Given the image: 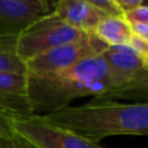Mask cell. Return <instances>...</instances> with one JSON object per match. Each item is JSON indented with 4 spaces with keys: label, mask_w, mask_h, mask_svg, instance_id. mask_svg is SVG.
Returning <instances> with one entry per match:
<instances>
[{
    "label": "cell",
    "mask_w": 148,
    "mask_h": 148,
    "mask_svg": "<svg viewBox=\"0 0 148 148\" xmlns=\"http://www.w3.org/2000/svg\"><path fill=\"white\" fill-rule=\"evenodd\" d=\"M99 56L106 64L109 77L116 88V96H120L123 89L131 81L147 72L143 60L132 46L127 52L114 51L108 47Z\"/></svg>",
    "instance_id": "obj_7"
},
{
    "label": "cell",
    "mask_w": 148,
    "mask_h": 148,
    "mask_svg": "<svg viewBox=\"0 0 148 148\" xmlns=\"http://www.w3.org/2000/svg\"><path fill=\"white\" fill-rule=\"evenodd\" d=\"M123 17L128 23L148 24V5H140L123 14Z\"/></svg>",
    "instance_id": "obj_13"
},
{
    "label": "cell",
    "mask_w": 148,
    "mask_h": 148,
    "mask_svg": "<svg viewBox=\"0 0 148 148\" xmlns=\"http://www.w3.org/2000/svg\"><path fill=\"white\" fill-rule=\"evenodd\" d=\"M13 123H14V120L10 117H8L3 113H0V139L15 138Z\"/></svg>",
    "instance_id": "obj_15"
},
{
    "label": "cell",
    "mask_w": 148,
    "mask_h": 148,
    "mask_svg": "<svg viewBox=\"0 0 148 148\" xmlns=\"http://www.w3.org/2000/svg\"><path fill=\"white\" fill-rule=\"evenodd\" d=\"M145 2H146V5H148V0H146V1H145Z\"/></svg>",
    "instance_id": "obj_20"
},
{
    "label": "cell",
    "mask_w": 148,
    "mask_h": 148,
    "mask_svg": "<svg viewBox=\"0 0 148 148\" xmlns=\"http://www.w3.org/2000/svg\"><path fill=\"white\" fill-rule=\"evenodd\" d=\"M114 1H116V0H114Z\"/></svg>",
    "instance_id": "obj_21"
},
{
    "label": "cell",
    "mask_w": 148,
    "mask_h": 148,
    "mask_svg": "<svg viewBox=\"0 0 148 148\" xmlns=\"http://www.w3.org/2000/svg\"><path fill=\"white\" fill-rule=\"evenodd\" d=\"M14 133L34 148H103L69 131L53 126L39 116L15 119Z\"/></svg>",
    "instance_id": "obj_5"
},
{
    "label": "cell",
    "mask_w": 148,
    "mask_h": 148,
    "mask_svg": "<svg viewBox=\"0 0 148 148\" xmlns=\"http://www.w3.org/2000/svg\"><path fill=\"white\" fill-rule=\"evenodd\" d=\"M51 12L66 24L83 32H91L108 16L84 0H58Z\"/></svg>",
    "instance_id": "obj_8"
},
{
    "label": "cell",
    "mask_w": 148,
    "mask_h": 148,
    "mask_svg": "<svg viewBox=\"0 0 148 148\" xmlns=\"http://www.w3.org/2000/svg\"><path fill=\"white\" fill-rule=\"evenodd\" d=\"M13 2H18V3H25V5H32V6H39L50 9L49 0H9Z\"/></svg>",
    "instance_id": "obj_19"
},
{
    "label": "cell",
    "mask_w": 148,
    "mask_h": 148,
    "mask_svg": "<svg viewBox=\"0 0 148 148\" xmlns=\"http://www.w3.org/2000/svg\"><path fill=\"white\" fill-rule=\"evenodd\" d=\"M108 49V45L98 39L92 32H88L80 40L62 44L44 51L29 60L25 68L28 75H46L74 66L81 60L99 56Z\"/></svg>",
    "instance_id": "obj_4"
},
{
    "label": "cell",
    "mask_w": 148,
    "mask_h": 148,
    "mask_svg": "<svg viewBox=\"0 0 148 148\" xmlns=\"http://www.w3.org/2000/svg\"><path fill=\"white\" fill-rule=\"evenodd\" d=\"M110 16H123V10L114 0H84Z\"/></svg>",
    "instance_id": "obj_12"
},
{
    "label": "cell",
    "mask_w": 148,
    "mask_h": 148,
    "mask_svg": "<svg viewBox=\"0 0 148 148\" xmlns=\"http://www.w3.org/2000/svg\"><path fill=\"white\" fill-rule=\"evenodd\" d=\"M0 113L13 120L34 116L28 98V75L0 73Z\"/></svg>",
    "instance_id": "obj_6"
},
{
    "label": "cell",
    "mask_w": 148,
    "mask_h": 148,
    "mask_svg": "<svg viewBox=\"0 0 148 148\" xmlns=\"http://www.w3.org/2000/svg\"><path fill=\"white\" fill-rule=\"evenodd\" d=\"M87 34L66 24L50 12L18 32L17 53L25 62L30 58L52 47L80 40Z\"/></svg>",
    "instance_id": "obj_3"
},
{
    "label": "cell",
    "mask_w": 148,
    "mask_h": 148,
    "mask_svg": "<svg viewBox=\"0 0 148 148\" xmlns=\"http://www.w3.org/2000/svg\"><path fill=\"white\" fill-rule=\"evenodd\" d=\"M91 32L109 46L128 44L133 36L131 24L123 16L110 15L104 17Z\"/></svg>",
    "instance_id": "obj_10"
},
{
    "label": "cell",
    "mask_w": 148,
    "mask_h": 148,
    "mask_svg": "<svg viewBox=\"0 0 148 148\" xmlns=\"http://www.w3.org/2000/svg\"><path fill=\"white\" fill-rule=\"evenodd\" d=\"M50 12L51 9L39 6L0 0V32H20Z\"/></svg>",
    "instance_id": "obj_9"
},
{
    "label": "cell",
    "mask_w": 148,
    "mask_h": 148,
    "mask_svg": "<svg viewBox=\"0 0 148 148\" xmlns=\"http://www.w3.org/2000/svg\"><path fill=\"white\" fill-rule=\"evenodd\" d=\"M18 32H0V73L27 74L24 61L17 53Z\"/></svg>",
    "instance_id": "obj_11"
},
{
    "label": "cell",
    "mask_w": 148,
    "mask_h": 148,
    "mask_svg": "<svg viewBox=\"0 0 148 148\" xmlns=\"http://www.w3.org/2000/svg\"><path fill=\"white\" fill-rule=\"evenodd\" d=\"M131 91H143L148 92V71L135 77L133 81H131L121 91V95L125 92Z\"/></svg>",
    "instance_id": "obj_14"
},
{
    "label": "cell",
    "mask_w": 148,
    "mask_h": 148,
    "mask_svg": "<svg viewBox=\"0 0 148 148\" xmlns=\"http://www.w3.org/2000/svg\"><path fill=\"white\" fill-rule=\"evenodd\" d=\"M39 117L95 143L112 135H148V103L95 98L83 105H68Z\"/></svg>",
    "instance_id": "obj_2"
},
{
    "label": "cell",
    "mask_w": 148,
    "mask_h": 148,
    "mask_svg": "<svg viewBox=\"0 0 148 148\" xmlns=\"http://www.w3.org/2000/svg\"><path fill=\"white\" fill-rule=\"evenodd\" d=\"M146 0H116V2L118 3V6L121 8L123 13L127 12V10H131L140 5H143Z\"/></svg>",
    "instance_id": "obj_18"
},
{
    "label": "cell",
    "mask_w": 148,
    "mask_h": 148,
    "mask_svg": "<svg viewBox=\"0 0 148 148\" xmlns=\"http://www.w3.org/2000/svg\"><path fill=\"white\" fill-rule=\"evenodd\" d=\"M130 24L133 35L148 43V24H143V23H130Z\"/></svg>",
    "instance_id": "obj_17"
},
{
    "label": "cell",
    "mask_w": 148,
    "mask_h": 148,
    "mask_svg": "<svg viewBox=\"0 0 148 148\" xmlns=\"http://www.w3.org/2000/svg\"><path fill=\"white\" fill-rule=\"evenodd\" d=\"M0 148H34L22 139L15 138L13 139H0Z\"/></svg>",
    "instance_id": "obj_16"
},
{
    "label": "cell",
    "mask_w": 148,
    "mask_h": 148,
    "mask_svg": "<svg viewBox=\"0 0 148 148\" xmlns=\"http://www.w3.org/2000/svg\"><path fill=\"white\" fill-rule=\"evenodd\" d=\"M86 96L95 98L116 96V88L101 56L88 57L56 73L28 75V98L34 116L54 112L68 106L72 101Z\"/></svg>",
    "instance_id": "obj_1"
}]
</instances>
